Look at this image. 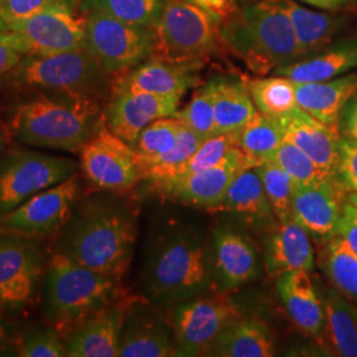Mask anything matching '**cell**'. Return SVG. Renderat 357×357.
<instances>
[{"instance_id": "cell-1", "label": "cell", "mask_w": 357, "mask_h": 357, "mask_svg": "<svg viewBox=\"0 0 357 357\" xmlns=\"http://www.w3.org/2000/svg\"><path fill=\"white\" fill-rule=\"evenodd\" d=\"M57 234L56 253L122 278L131 264L138 238L137 213L126 202L114 196L81 195Z\"/></svg>"}, {"instance_id": "cell-2", "label": "cell", "mask_w": 357, "mask_h": 357, "mask_svg": "<svg viewBox=\"0 0 357 357\" xmlns=\"http://www.w3.org/2000/svg\"><path fill=\"white\" fill-rule=\"evenodd\" d=\"M142 286L147 299L163 311L215 290L204 236L183 224L156 234L144 258Z\"/></svg>"}, {"instance_id": "cell-3", "label": "cell", "mask_w": 357, "mask_h": 357, "mask_svg": "<svg viewBox=\"0 0 357 357\" xmlns=\"http://www.w3.org/2000/svg\"><path fill=\"white\" fill-rule=\"evenodd\" d=\"M103 109L89 98L26 93L11 106L7 128L26 147L79 153L106 125Z\"/></svg>"}, {"instance_id": "cell-4", "label": "cell", "mask_w": 357, "mask_h": 357, "mask_svg": "<svg viewBox=\"0 0 357 357\" xmlns=\"http://www.w3.org/2000/svg\"><path fill=\"white\" fill-rule=\"evenodd\" d=\"M221 45L257 76L302 59L293 26L278 0L250 3L220 24Z\"/></svg>"}, {"instance_id": "cell-5", "label": "cell", "mask_w": 357, "mask_h": 357, "mask_svg": "<svg viewBox=\"0 0 357 357\" xmlns=\"http://www.w3.org/2000/svg\"><path fill=\"white\" fill-rule=\"evenodd\" d=\"M115 76L106 72L84 47L45 56H23L0 78V93H44L107 101Z\"/></svg>"}, {"instance_id": "cell-6", "label": "cell", "mask_w": 357, "mask_h": 357, "mask_svg": "<svg viewBox=\"0 0 357 357\" xmlns=\"http://www.w3.org/2000/svg\"><path fill=\"white\" fill-rule=\"evenodd\" d=\"M121 278L86 268L54 253L43 277V314L65 333L81 320L121 299Z\"/></svg>"}, {"instance_id": "cell-7", "label": "cell", "mask_w": 357, "mask_h": 357, "mask_svg": "<svg viewBox=\"0 0 357 357\" xmlns=\"http://www.w3.org/2000/svg\"><path fill=\"white\" fill-rule=\"evenodd\" d=\"M221 22L190 0H166L153 26V57L172 63L205 64L221 45Z\"/></svg>"}, {"instance_id": "cell-8", "label": "cell", "mask_w": 357, "mask_h": 357, "mask_svg": "<svg viewBox=\"0 0 357 357\" xmlns=\"http://www.w3.org/2000/svg\"><path fill=\"white\" fill-rule=\"evenodd\" d=\"M73 159L26 147L7 149L0 156V216L11 212L38 192L73 176Z\"/></svg>"}, {"instance_id": "cell-9", "label": "cell", "mask_w": 357, "mask_h": 357, "mask_svg": "<svg viewBox=\"0 0 357 357\" xmlns=\"http://www.w3.org/2000/svg\"><path fill=\"white\" fill-rule=\"evenodd\" d=\"M86 15L84 48L113 76L125 75L153 57V26L126 23L106 13Z\"/></svg>"}, {"instance_id": "cell-10", "label": "cell", "mask_w": 357, "mask_h": 357, "mask_svg": "<svg viewBox=\"0 0 357 357\" xmlns=\"http://www.w3.org/2000/svg\"><path fill=\"white\" fill-rule=\"evenodd\" d=\"M48 259L40 238L0 231V315L31 306Z\"/></svg>"}, {"instance_id": "cell-11", "label": "cell", "mask_w": 357, "mask_h": 357, "mask_svg": "<svg viewBox=\"0 0 357 357\" xmlns=\"http://www.w3.org/2000/svg\"><path fill=\"white\" fill-rule=\"evenodd\" d=\"M176 356H205L218 336L240 317L237 306L224 291L205 294L169 310Z\"/></svg>"}, {"instance_id": "cell-12", "label": "cell", "mask_w": 357, "mask_h": 357, "mask_svg": "<svg viewBox=\"0 0 357 357\" xmlns=\"http://www.w3.org/2000/svg\"><path fill=\"white\" fill-rule=\"evenodd\" d=\"M86 15L79 4L53 7L7 26L15 48L23 56H45L84 47Z\"/></svg>"}, {"instance_id": "cell-13", "label": "cell", "mask_w": 357, "mask_h": 357, "mask_svg": "<svg viewBox=\"0 0 357 357\" xmlns=\"http://www.w3.org/2000/svg\"><path fill=\"white\" fill-rule=\"evenodd\" d=\"M78 153L84 176L100 191H128L142 180L135 150L106 125Z\"/></svg>"}, {"instance_id": "cell-14", "label": "cell", "mask_w": 357, "mask_h": 357, "mask_svg": "<svg viewBox=\"0 0 357 357\" xmlns=\"http://www.w3.org/2000/svg\"><path fill=\"white\" fill-rule=\"evenodd\" d=\"M81 197L79 175L38 192L11 212L0 216V231L41 238L59 233Z\"/></svg>"}, {"instance_id": "cell-15", "label": "cell", "mask_w": 357, "mask_h": 357, "mask_svg": "<svg viewBox=\"0 0 357 357\" xmlns=\"http://www.w3.org/2000/svg\"><path fill=\"white\" fill-rule=\"evenodd\" d=\"M180 100L131 89L115 77L110 97L103 109L105 123L115 135L132 146L142 130L151 122L176 114Z\"/></svg>"}, {"instance_id": "cell-16", "label": "cell", "mask_w": 357, "mask_h": 357, "mask_svg": "<svg viewBox=\"0 0 357 357\" xmlns=\"http://www.w3.org/2000/svg\"><path fill=\"white\" fill-rule=\"evenodd\" d=\"M255 166L253 159L234 146L218 166L169 178L155 187L180 203L216 211L234 178L245 168Z\"/></svg>"}, {"instance_id": "cell-17", "label": "cell", "mask_w": 357, "mask_h": 357, "mask_svg": "<svg viewBox=\"0 0 357 357\" xmlns=\"http://www.w3.org/2000/svg\"><path fill=\"white\" fill-rule=\"evenodd\" d=\"M147 301H128L118 356H176L171 320Z\"/></svg>"}, {"instance_id": "cell-18", "label": "cell", "mask_w": 357, "mask_h": 357, "mask_svg": "<svg viewBox=\"0 0 357 357\" xmlns=\"http://www.w3.org/2000/svg\"><path fill=\"white\" fill-rule=\"evenodd\" d=\"M209 265L215 290L224 293L255 281L259 274V259L253 243L231 228L215 230Z\"/></svg>"}, {"instance_id": "cell-19", "label": "cell", "mask_w": 357, "mask_h": 357, "mask_svg": "<svg viewBox=\"0 0 357 357\" xmlns=\"http://www.w3.org/2000/svg\"><path fill=\"white\" fill-rule=\"evenodd\" d=\"M128 301L122 298L81 320L65 333L66 356L115 357L125 321Z\"/></svg>"}, {"instance_id": "cell-20", "label": "cell", "mask_w": 357, "mask_h": 357, "mask_svg": "<svg viewBox=\"0 0 357 357\" xmlns=\"http://www.w3.org/2000/svg\"><path fill=\"white\" fill-rule=\"evenodd\" d=\"M343 191L336 178L310 185H295L291 218L315 238L330 240L337 231Z\"/></svg>"}, {"instance_id": "cell-21", "label": "cell", "mask_w": 357, "mask_h": 357, "mask_svg": "<svg viewBox=\"0 0 357 357\" xmlns=\"http://www.w3.org/2000/svg\"><path fill=\"white\" fill-rule=\"evenodd\" d=\"M203 66L204 64H183L150 57L125 75L116 76V79L131 89L183 98L188 90L202 84L200 70Z\"/></svg>"}, {"instance_id": "cell-22", "label": "cell", "mask_w": 357, "mask_h": 357, "mask_svg": "<svg viewBox=\"0 0 357 357\" xmlns=\"http://www.w3.org/2000/svg\"><path fill=\"white\" fill-rule=\"evenodd\" d=\"M275 119L284 141L295 144L335 178L339 165L340 134L337 131L320 123L299 107Z\"/></svg>"}, {"instance_id": "cell-23", "label": "cell", "mask_w": 357, "mask_h": 357, "mask_svg": "<svg viewBox=\"0 0 357 357\" xmlns=\"http://www.w3.org/2000/svg\"><path fill=\"white\" fill-rule=\"evenodd\" d=\"M356 91L357 73L318 82H295L298 107L337 132L342 110Z\"/></svg>"}, {"instance_id": "cell-24", "label": "cell", "mask_w": 357, "mask_h": 357, "mask_svg": "<svg viewBox=\"0 0 357 357\" xmlns=\"http://www.w3.org/2000/svg\"><path fill=\"white\" fill-rule=\"evenodd\" d=\"M308 273L295 270L282 274L277 281V290L296 327L308 336H317L324 330L326 315Z\"/></svg>"}, {"instance_id": "cell-25", "label": "cell", "mask_w": 357, "mask_h": 357, "mask_svg": "<svg viewBox=\"0 0 357 357\" xmlns=\"http://www.w3.org/2000/svg\"><path fill=\"white\" fill-rule=\"evenodd\" d=\"M357 68V36L327 45L291 64L278 68L274 75L294 82H318L347 75Z\"/></svg>"}, {"instance_id": "cell-26", "label": "cell", "mask_w": 357, "mask_h": 357, "mask_svg": "<svg viewBox=\"0 0 357 357\" xmlns=\"http://www.w3.org/2000/svg\"><path fill=\"white\" fill-rule=\"evenodd\" d=\"M265 262L268 273L277 278L295 270L311 271L314 249L308 233L293 218L280 221L266 240Z\"/></svg>"}, {"instance_id": "cell-27", "label": "cell", "mask_w": 357, "mask_h": 357, "mask_svg": "<svg viewBox=\"0 0 357 357\" xmlns=\"http://www.w3.org/2000/svg\"><path fill=\"white\" fill-rule=\"evenodd\" d=\"M209 81L217 134L238 131L257 113L246 81L233 76L213 77Z\"/></svg>"}, {"instance_id": "cell-28", "label": "cell", "mask_w": 357, "mask_h": 357, "mask_svg": "<svg viewBox=\"0 0 357 357\" xmlns=\"http://www.w3.org/2000/svg\"><path fill=\"white\" fill-rule=\"evenodd\" d=\"M212 356L271 357L275 355V340L268 324L255 318L233 320L218 336Z\"/></svg>"}, {"instance_id": "cell-29", "label": "cell", "mask_w": 357, "mask_h": 357, "mask_svg": "<svg viewBox=\"0 0 357 357\" xmlns=\"http://www.w3.org/2000/svg\"><path fill=\"white\" fill-rule=\"evenodd\" d=\"M216 211L231 212L255 225H268L277 220L257 166L245 168L234 178Z\"/></svg>"}, {"instance_id": "cell-30", "label": "cell", "mask_w": 357, "mask_h": 357, "mask_svg": "<svg viewBox=\"0 0 357 357\" xmlns=\"http://www.w3.org/2000/svg\"><path fill=\"white\" fill-rule=\"evenodd\" d=\"M278 3L290 19L302 57L327 47L342 24L340 19L311 11L293 0H278Z\"/></svg>"}, {"instance_id": "cell-31", "label": "cell", "mask_w": 357, "mask_h": 357, "mask_svg": "<svg viewBox=\"0 0 357 357\" xmlns=\"http://www.w3.org/2000/svg\"><path fill=\"white\" fill-rule=\"evenodd\" d=\"M323 306L336 352L340 356L357 357V307L333 289L326 291Z\"/></svg>"}, {"instance_id": "cell-32", "label": "cell", "mask_w": 357, "mask_h": 357, "mask_svg": "<svg viewBox=\"0 0 357 357\" xmlns=\"http://www.w3.org/2000/svg\"><path fill=\"white\" fill-rule=\"evenodd\" d=\"M231 135L236 146L257 165L271 160L284 141L277 119L259 112Z\"/></svg>"}, {"instance_id": "cell-33", "label": "cell", "mask_w": 357, "mask_h": 357, "mask_svg": "<svg viewBox=\"0 0 357 357\" xmlns=\"http://www.w3.org/2000/svg\"><path fill=\"white\" fill-rule=\"evenodd\" d=\"M246 86L257 112L271 118H280L298 109L295 82L287 77L274 75L246 81Z\"/></svg>"}, {"instance_id": "cell-34", "label": "cell", "mask_w": 357, "mask_h": 357, "mask_svg": "<svg viewBox=\"0 0 357 357\" xmlns=\"http://www.w3.org/2000/svg\"><path fill=\"white\" fill-rule=\"evenodd\" d=\"M202 139L195 131L181 123L175 147L168 153L147 160H138L142 180H147L158 185L166 180L175 178L180 168L184 166L193 153L197 150Z\"/></svg>"}, {"instance_id": "cell-35", "label": "cell", "mask_w": 357, "mask_h": 357, "mask_svg": "<svg viewBox=\"0 0 357 357\" xmlns=\"http://www.w3.org/2000/svg\"><path fill=\"white\" fill-rule=\"evenodd\" d=\"M324 270L335 289L357 303V255L337 234L327 245Z\"/></svg>"}, {"instance_id": "cell-36", "label": "cell", "mask_w": 357, "mask_h": 357, "mask_svg": "<svg viewBox=\"0 0 357 357\" xmlns=\"http://www.w3.org/2000/svg\"><path fill=\"white\" fill-rule=\"evenodd\" d=\"M82 11L106 13L131 24L153 26L166 0H78Z\"/></svg>"}, {"instance_id": "cell-37", "label": "cell", "mask_w": 357, "mask_h": 357, "mask_svg": "<svg viewBox=\"0 0 357 357\" xmlns=\"http://www.w3.org/2000/svg\"><path fill=\"white\" fill-rule=\"evenodd\" d=\"M257 171L275 218L278 221L291 218L294 190L296 185L291 176L273 160L258 165Z\"/></svg>"}, {"instance_id": "cell-38", "label": "cell", "mask_w": 357, "mask_h": 357, "mask_svg": "<svg viewBox=\"0 0 357 357\" xmlns=\"http://www.w3.org/2000/svg\"><path fill=\"white\" fill-rule=\"evenodd\" d=\"M181 122L175 116L159 118L142 130L134 142L138 160H147L171 151L178 141Z\"/></svg>"}, {"instance_id": "cell-39", "label": "cell", "mask_w": 357, "mask_h": 357, "mask_svg": "<svg viewBox=\"0 0 357 357\" xmlns=\"http://www.w3.org/2000/svg\"><path fill=\"white\" fill-rule=\"evenodd\" d=\"M187 128L195 131L202 139L216 135L215 113H213V96L211 81L199 85L193 91L190 102L174 115Z\"/></svg>"}, {"instance_id": "cell-40", "label": "cell", "mask_w": 357, "mask_h": 357, "mask_svg": "<svg viewBox=\"0 0 357 357\" xmlns=\"http://www.w3.org/2000/svg\"><path fill=\"white\" fill-rule=\"evenodd\" d=\"M271 160L281 166L291 176L296 185L317 184L333 178L320 168L306 153L290 142L283 141Z\"/></svg>"}, {"instance_id": "cell-41", "label": "cell", "mask_w": 357, "mask_h": 357, "mask_svg": "<svg viewBox=\"0 0 357 357\" xmlns=\"http://www.w3.org/2000/svg\"><path fill=\"white\" fill-rule=\"evenodd\" d=\"M16 356L65 357L66 348L61 332L52 326L32 327L16 345Z\"/></svg>"}, {"instance_id": "cell-42", "label": "cell", "mask_w": 357, "mask_h": 357, "mask_svg": "<svg viewBox=\"0 0 357 357\" xmlns=\"http://www.w3.org/2000/svg\"><path fill=\"white\" fill-rule=\"evenodd\" d=\"M234 146L236 143L231 134H216L206 138L200 143V146L188 159V162L180 168L175 178L218 166L225 160Z\"/></svg>"}, {"instance_id": "cell-43", "label": "cell", "mask_w": 357, "mask_h": 357, "mask_svg": "<svg viewBox=\"0 0 357 357\" xmlns=\"http://www.w3.org/2000/svg\"><path fill=\"white\" fill-rule=\"evenodd\" d=\"M79 4L78 0H0V23L3 32L17 22L28 19L36 13L53 7Z\"/></svg>"}, {"instance_id": "cell-44", "label": "cell", "mask_w": 357, "mask_h": 357, "mask_svg": "<svg viewBox=\"0 0 357 357\" xmlns=\"http://www.w3.org/2000/svg\"><path fill=\"white\" fill-rule=\"evenodd\" d=\"M336 180L345 192L357 193V141L340 135Z\"/></svg>"}, {"instance_id": "cell-45", "label": "cell", "mask_w": 357, "mask_h": 357, "mask_svg": "<svg viewBox=\"0 0 357 357\" xmlns=\"http://www.w3.org/2000/svg\"><path fill=\"white\" fill-rule=\"evenodd\" d=\"M336 234L343 237L345 243L357 255V203L355 202H348L343 204Z\"/></svg>"}, {"instance_id": "cell-46", "label": "cell", "mask_w": 357, "mask_h": 357, "mask_svg": "<svg viewBox=\"0 0 357 357\" xmlns=\"http://www.w3.org/2000/svg\"><path fill=\"white\" fill-rule=\"evenodd\" d=\"M339 132L348 138L357 141V91L345 103L340 121H339Z\"/></svg>"}, {"instance_id": "cell-47", "label": "cell", "mask_w": 357, "mask_h": 357, "mask_svg": "<svg viewBox=\"0 0 357 357\" xmlns=\"http://www.w3.org/2000/svg\"><path fill=\"white\" fill-rule=\"evenodd\" d=\"M23 54L15 48L7 33H0V78L22 60Z\"/></svg>"}, {"instance_id": "cell-48", "label": "cell", "mask_w": 357, "mask_h": 357, "mask_svg": "<svg viewBox=\"0 0 357 357\" xmlns=\"http://www.w3.org/2000/svg\"><path fill=\"white\" fill-rule=\"evenodd\" d=\"M190 1L203 7L208 13L220 17L221 20L229 17L233 13L228 0H190Z\"/></svg>"}, {"instance_id": "cell-49", "label": "cell", "mask_w": 357, "mask_h": 357, "mask_svg": "<svg viewBox=\"0 0 357 357\" xmlns=\"http://www.w3.org/2000/svg\"><path fill=\"white\" fill-rule=\"evenodd\" d=\"M307 4H311L314 7H318L321 10H336L340 6H343L348 0H302Z\"/></svg>"}, {"instance_id": "cell-50", "label": "cell", "mask_w": 357, "mask_h": 357, "mask_svg": "<svg viewBox=\"0 0 357 357\" xmlns=\"http://www.w3.org/2000/svg\"><path fill=\"white\" fill-rule=\"evenodd\" d=\"M8 343H10V331L7 326L0 321V352L6 349Z\"/></svg>"}, {"instance_id": "cell-51", "label": "cell", "mask_w": 357, "mask_h": 357, "mask_svg": "<svg viewBox=\"0 0 357 357\" xmlns=\"http://www.w3.org/2000/svg\"><path fill=\"white\" fill-rule=\"evenodd\" d=\"M7 134H10L8 128H4L0 123V156L6 153V150H7Z\"/></svg>"}, {"instance_id": "cell-52", "label": "cell", "mask_w": 357, "mask_h": 357, "mask_svg": "<svg viewBox=\"0 0 357 357\" xmlns=\"http://www.w3.org/2000/svg\"><path fill=\"white\" fill-rule=\"evenodd\" d=\"M228 1H229L230 7H231V11H233V13L241 10V8L246 7V6H249L250 3H253L252 0H228Z\"/></svg>"}, {"instance_id": "cell-53", "label": "cell", "mask_w": 357, "mask_h": 357, "mask_svg": "<svg viewBox=\"0 0 357 357\" xmlns=\"http://www.w3.org/2000/svg\"><path fill=\"white\" fill-rule=\"evenodd\" d=\"M0 33H3V26H1V23H0Z\"/></svg>"}, {"instance_id": "cell-54", "label": "cell", "mask_w": 357, "mask_h": 357, "mask_svg": "<svg viewBox=\"0 0 357 357\" xmlns=\"http://www.w3.org/2000/svg\"><path fill=\"white\" fill-rule=\"evenodd\" d=\"M355 203H357V202H355Z\"/></svg>"}, {"instance_id": "cell-55", "label": "cell", "mask_w": 357, "mask_h": 357, "mask_svg": "<svg viewBox=\"0 0 357 357\" xmlns=\"http://www.w3.org/2000/svg\"><path fill=\"white\" fill-rule=\"evenodd\" d=\"M355 1H357V0H355Z\"/></svg>"}]
</instances>
